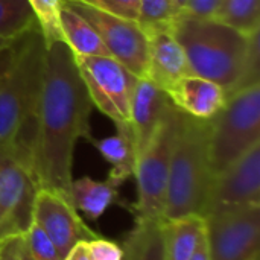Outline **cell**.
<instances>
[{
    "instance_id": "6da1fadb",
    "label": "cell",
    "mask_w": 260,
    "mask_h": 260,
    "mask_svg": "<svg viewBox=\"0 0 260 260\" xmlns=\"http://www.w3.org/2000/svg\"><path fill=\"white\" fill-rule=\"evenodd\" d=\"M93 102L79 73L75 55L64 41L46 46L35 154L40 189L70 201L73 152L76 142H90Z\"/></svg>"
},
{
    "instance_id": "7a4b0ae2",
    "label": "cell",
    "mask_w": 260,
    "mask_h": 260,
    "mask_svg": "<svg viewBox=\"0 0 260 260\" xmlns=\"http://www.w3.org/2000/svg\"><path fill=\"white\" fill-rule=\"evenodd\" d=\"M44 56L46 41L37 26L21 37L17 58L0 82V157L34 175Z\"/></svg>"
},
{
    "instance_id": "3957f363",
    "label": "cell",
    "mask_w": 260,
    "mask_h": 260,
    "mask_svg": "<svg viewBox=\"0 0 260 260\" xmlns=\"http://www.w3.org/2000/svg\"><path fill=\"white\" fill-rule=\"evenodd\" d=\"M172 35L181 44L192 75L210 79L225 90L227 98L238 90L244 76L251 37L213 18L180 12Z\"/></svg>"
},
{
    "instance_id": "277c9868",
    "label": "cell",
    "mask_w": 260,
    "mask_h": 260,
    "mask_svg": "<svg viewBox=\"0 0 260 260\" xmlns=\"http://www.w3.org/2000/svg\"><path fill=\"white\" fill-rule=\"evenodd\" d=\"M209 131L210 119H198L180 111L163 221L189 215L204 218L209 192L215 178L209 155Z\"/></svg>"
},
{
    "instance_id": "5b68a950",
    "label": "cell",
    "mask_w": 260,
    "mask_h": 260,
    "mask_svg": "<svg viewBox=\"0 0 260 260\" xmlns=\"http://www.w3.org/2000/svg\"><path fill=\"white\" fill-rule=\"evenodd\" d=\"M260 145V84L230 94L210 119L209 155L218 175Z\"/></svg>"
},
{
    "instance_id": "8992f818",
    "label": "cell",
    "mask_w": 260,
    "mask_h": 260,
    "mask_svg": "<svg viewBox=\"0 0 260 260\" xmlns=\"http://www.w3.org/2000/svg\"><path fill=\"white\" fill-rule=\"evenodd\" d=\"M180 110L172 105L136 163L137 200L129 206L136 221H163V209Z\"/></svg>"
},
{
    "instance_id": "52a82bcc",
    "label": "cell",
    "mask_w": 260,
    "mask_h": 260,
    "mask_svg": "<svg viewBox=\"0 0 260 260\" xmlns=\"http://www.w3.org/2000/svg\"><path fill=\"white\" fill-rule=\"evenodd\" d=\"M75 61L93 107L110 117L116 126L129 123L133 94L140 78L110 56L75 55Z\"/></svg>"
},
{
    "instance_id": "ba28073f",
    "label": "cell",
    "mask_w": 260,
    "mask_h": 260,
    "mask_svg": "<svg viewBox=\"0 0 260 260\" xmlns=\"http://www.w3.org/2000/svg\"><path fill=\"white\" fill-rule=\"evenodd\" d=\"M204 219L210 260H259L260 206L221 210Z\"/></svg>"
},
{
    "instance_id": "9c48e42d",
    "label": "cell",
    "mask_w": 260,
    "mask_h": 260,
    "mask_svg": "<svg viewBox=\"0 0 260 260\" xmlns=\"http://www.w3.org/2000/svg\"><path fill=\"white\" fill-rule=\"evenodd\" d=\"M62 2L94 27L111 58L126 67L137 78H146L149 40L139 27L137 21L107 14L78 0Z\"/></svg>"
},
{
    "instance_id": "30bf717a",
    "label": "cell",
    "mask_w": 260,
    "mask_h": 260,
    "mask_svg": "<svg viewBox=\"0 0 260 260\" xmlns=\"http://www.w3.org/2000/svg\"><path fill=\"white\" fill-rule=\"evenodd\" d=\"M38 189V181L27 168L0 157V241L23 236L29 230Z\"/></svg>"
},
{
    "instance_id": "8fae6325",
    "label": "cell",
    "mask_w": 260,
    "mask_h": 260,
    "mask_svg": "<svg viewBox=\"0 0 260 260\" xmlns=\"http://www.w3.org/2000/svg\"><path fill=\"white\" fill-rule=\"evenodd\" d=\"M248 206H260V145L215 175L204 216Z\"/></svg>"
},
{
    "instance_id": "7c38bea8",
    "label": "cell",
    "mask_w": 260,
    "mask_h": 260,
    "mask_svg": "<svg viewBox=\"0 0 260 260\" xmlns=\"http://www.w3.org/2000/svg\"><path fill=\"white\" fill-rule=\"evenodd\" d=\"M34 222L53 242L62 259L78 242H88L99 236L85 225L70 201L46 189H38L37 192Z\"/></svg>"
},
{
    "instance_id": "4fadbf2b",
    "label": "cell",
    "mask_w": 260,
    "mask_h": 260,
    "mask_svg": "<svg viewBox=\"0 0 260 260\" xmlns=\"http://www.w3.org/2000/svg\"><path fill=\"white\" fill-rule=\"evenodd\" d=\"M174 104L171 102L168 93L157 87L146 78L137 81L133 102H131V129L134 136V145L137 157L146 148L168 110Z\"/></svg>"
},
{
    "instance_id": "5bb4252c",
    "label": "cell",
    "mask_w": 260,
    "mask_h": 260,
    "mask_svg": "<svg viewBox=\"0 0 260 260\" xmlns=\"http://www.w3.org/2000/svg\"><path fill=\"white\" fill-rule=\"evenodd\" d=\"M166 93L180 111L198 119H212L227 101L221 85L197 75L181 78Z\"/></svg>"
},
{
    "instance_id": "9a60e30c",
    "label": "cell",
    "mask_w": 260,
    "mask_h": 260,
    "mask_svg": "<svg viewBox=\"0 0 260 260\" xmlns=\"http://www.w3.org/2000/svg\"><path fill=\"white\" fill-rule=\"evenodd\" d=\"M148 40L149 56L146 79L166 91L181 78L192 75L187 56L172 32H160Z\"/></svg>"
},
{
    "instance_id": "2e32d148",
    "label": "cell",
    "mask_w": 260,
    "mask_h": 260,
    "mask_svg": "<svg viewBox=\"0 0 260 260\" xmlns=\"http://www.w3.org/2000/svg\"><path fill=\"white\" fill-rule=\"evenodd\" d=\"M119 187L120 186L110 178L96 181L90 177H82L72 181L70 203L76 210L84 213L87 219L96 222L111 206H128L122 201Z\"/></svg>"
},
{
    "instance_id": "e0dca14e",
    "label": "cell",
    "mask_w": 260,
    "mask_h": 260,
    "mask_svg": "<svg viewBox=\"0 0 260 260\" xmlns=\"http://www.w3.org/2000/svg\"><path fill=\"white\" fill-rule=\"evenodd\" d=\"M90 143L99 151V154L111 165L108 178L122 186L128 178L134 177L137 151L134 145V136L131 123L117 125L116 134L104 139H90Z\"/></svg>"
},
{
    "instance_id": "ac0fdd59",
    "label": "cell",
    "mask_w": 260,
    "mask_h": 260,
    "mask_svg": "<svg viewBox=\"0 0 260 260\" xmlns=\"http://www.w3.org/2000/svg\"><path fill=\"white\" fill-rule=\"evenodd\" d=\"M166 260H190L206 236V219L189 215L161 221Z\"/></svg>"
},
{
    "instance_id": "d6986e66",
    "label": "cell",
    "mask_w": 260,
    "mask_h": 260,
    "mask_svg": "<svg viewBox=\"0 0 260 260\" xmlns=\"http://www.w3.org/2000/svg\"><path fill=\"white\" fill-rule=\"evenodd\" d=\"M59 26L64 43L76 56H110L105 44L94 27L76 11L62 2L59 12Z\"/></svg>"
},
{
    "instance_id": "ffe728a7",
    "label": "cell",
    "mask_w": 260,
    "mask_h": 260,
    "mask_svg": "<svg viewBox=\"0 0 260 260\" xmlns=\"http://www.w3.org/2000/svg\"><path fill=\"white\" fill-rule=\"evenodd\" d=\"M122 245L131 260H166L161 221H136Z\"/></svg>"
},
{
    "instance_id": "44dd1931",
    "label": "cell",
    "mask_w": 260,
    "mask_h": 260,
    "mask_svg": "<svg viewBox=\"0 0 260 260\" xmlns=\"http://www.w3.org/2000/svg\"><path fill=\"white\" fill-rule=\"evenodd\" d=\"M212 18L251 37L260 30V0H222Z\"/></svg>"
},
{
    "instance_id": "7402d4cb",
    "label": "cell",
    "mask_w": 260,
    "mask_h": 260,
    "mask_svg": "<svg viewBox=\"0 0 260 260\" xmlns=\"http://www.w3.org/2000/svg\"><path fill=\"white\" fill-rule=\"evenodd\" d=\"M174 0H140L137 24L149 38L160 32H172V26L180 15Z\"/></svg>"
},
{
    "instance_id": "603a6c76",
    "label": "cell",
    "mask_w": 260,
    "mask_h": 260,
    "mask_svg": "<svg viewBox=\"0 0 260 260\" xmlns=\"http://www.w3.org/2000/svg\"><path fill=\"white\" fill-rule=\"evenodd\" d=\"M37 26L27 0H0V38L12 41Z\"/></svg>"
},
{
    "instance_id": "cb8c5ba5",
    "label": "cell",
    "mask_w": 260,
    "mask_h": 260,
    "mask_svg": "<svg viewBox=\"0 0 260 260\" xmlns=\"http://www.w3.org/2000/svg\"><path fill=\"white\" fill-rule=\"evenodd\" d=\"M38 21V27L44 37L46 46L53 41H64L61 26H59V12L62 0H27Z\"/></svg>"
},
{
    "instance_id": "d4e9b609",
    "label": "cell",
    "mask_w": 260,
    "mask_h": 260,
    "mask_svg": "<svg viewBox=\"0 0 260 260\" xmlns=\"http://www.w3.org/2000/svg\"><path fill=\"white\" fill-rule=\"evenodd\" d=\"M23 236L32 260H62V256L59 254L53 242L35 222H32V225Z\"/></svg>"
},
{
    "instance_id": "484cf974",
    "label": "cell",
    "mask_w": 260,
    "mask_h": 260,
    "mask_svg": "<svg viewBox=\"0 0 260 260\" xmlns=\"http://www.w3.org/2000/svg\"><path fill=\"white\" fill-rule=\"evenodd\" d=\"M107 14L137 21L139 18V3L140 0H78Z\"/></svg>"
},
{
    "instance_id": "4316f807",
    "label": "cell",
    "mask_w": 260,
    "mask_h": 260,
    "mask_svg": "<svg viewBox=\"0 0 260 260\" xmlns=\"http://www.w3.org/2000/svg\"><path fill=\"white\" fill-rule=\"evenodd\" d=\"M88 254L91 260H122L123 257V247L98 236L87 242Z\"/></svg>"
},
{
    "instance_id": "83f0119b",
    "label": "cell",
    "mask_w": 260,
    "mask_h": 260,
    "mask_svg": "<svg viewBox=\"0 0 260 260\" xmlns=\"http://www.w3.org/2000/svg\"><path fill=\"white\" fill-rule=\"evenodd\" d=\"M0 260H32L24 236H12L0 241Z\"/></svg>"
},
{
    "instance_id": "f1b7e54d",
    "label": "cell",
    "mask_w": 260,
    "mask_h": 260,
    "mask_svg": "<svg viewBox=\"0 0 260 260\" xmlns=\"http://www.w3.org/2000/svg\"><path fill=\"white\" fill-rule=\"evenodd\" d=\"M221 3L222 0H187L184 12L201 18H212Z\"/></svg>"
},
{
    "instance_id": "f546056e",
    "label": "cell",
    "mask_w": 260,
    "mask_h": 260,
    "mask_svg": "<svg viewBox=\"0 0 260 260\" xmlns=\"http://www.w3.org/2000/svg\"><path fill=\"white\" fill-rule=\"evenodd\" d=\"M21 37H23V35H21ZM21 37L17 38V40H14L12 43H9L8 46H5V47L0 49V82H2V79L5 78V75L9 72V69L12 67V64H14V61H15V58H17Z\"/></svg>"
},
{
    "instance_id": "4dcf8cb0",
    "label": "cell",
    "mask_w": 260,
    "mask_h": 260,
    "mask_svg": "<svg viewBox=\"0 0 260 260\" xmlns=\"http://www.w3.org/2000/svg\"><path fill=\"white\" fill-rule=\"evenodd\" d=\"M62 260H91L88 254V248H87V241L78 242Z\"/></svg>"
},
{
    "instance_id": "1f68e13d",
    "label": "cell",
    "mask_w": 260,
    "mask_h": 260,
    "mask_svg": "<svg viewBox=\"0 0 260 260\" xmlns=\"http://www.w3.org/2000/svg\"><path fill=\"white\" fill-rule=\"evenodd\" d=\"M190 260H210V257H209V251H207V244H206V236H204L203 242L200 244L197 253L193 254V257Z\"/></svg>"
},
{
    "instance_id": "d6a6232c",
    "label": "cell",
    "mask_w": 260,
    "mask_h": 260,
    "mask_svg": "<svg viewBox=\"0 0 260 260\" xmlns=\"http://www.w3.org/2000/svg\"><path fill=\"white\" fill-rule=\"evenodd\" d=\"M174 2H175V5L178 6V9H180V11H184V9H186L187 0H174Z\"/></svg>"
},
{
    "instance_id": "836d02e7",
    "label": "cell",
    "mask_w": 260,
    "mask_h": 260,
    "mask_svg": "<svg viewBox=\"0 0 260 260\" xmlns=\"http://www.w3.org/2000/svg\"><path fill=\"white\" fill-rule=\"evenodd\" d=\"M14 41V40H12ZM12 41H9V40H3V38H0V49L2 47H5V46H8L9 43H12Z\"/></svg>"
},
{
    "instance_id": "e575fe53",
    "label": "cell",
    "mask_w": 260,
    "mask_h": 260,
    "mask_svg": "<svg viewBox=\"0 0 260 260\" xmlns=\"http://www.w3.org/2000/svg\"><path fill=\"white\" fill-rule=\"evenodd\" d=\"M122 247H123V245H122ZM122 260H131L129 259V254H128V251H126L125 248H123V257H122Z\"/></svg>"
}]
</instances>
